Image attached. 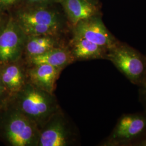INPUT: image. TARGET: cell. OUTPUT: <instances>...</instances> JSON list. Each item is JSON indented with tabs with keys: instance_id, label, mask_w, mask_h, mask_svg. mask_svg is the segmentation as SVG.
<instances>
[{
	"instance_id": "9a60e30c",
	"label": "cell",
	"mask_w": 146,
	"mask_h": 146,
	"mask_svg": "<svg viewBox=\"0 0 146 146\" xmlns=\"http://www.w3.org/2000/svg\"><path fill=\"white\" fill-rule=\"evenodd\" d=\"M27 36H57L62 26L44 25H19Z\"/></svg>"
},
{
	"instance_id": "277c9868",
	"label": "cell",
	"mask_w": 146,
	"mask_h": 146,
	"mask_svg": "<svg viewBox=\"0 0 146 146\" xmlns=\"http://www.w3.org/2000/svg\"><path fill=\"white\" fill-rule=\"evenodd\" d=\"M40 129L36 124L20 111L12 108L5 116L3 134L12 146H36Z\"/></svg>"
},
{
	"instance_id": "e0dca14e",
	"label": "cell",
	"mask_w": 146,
	"mask_h": 146,
	"mask_svg": "<svg viewBox=\"0 0 146 146\" xmlns=\"http://www.w3.org/2000/svg\"><path fill=\"white\" fill-rule=\"evenodd\" d=\"M28 6H43L58 2V0H23Z\"/></svg>"
},
{
	"instance_id": "5bb4252c",
	"label": "cell",
	"mask_w": 146,
	"mask_h": 146,
	"mask_svg": "<svg viewBox=\"0 0 146 146\" xmlns=\"http://www.w3.org/2000/svg\"><path fill=\"white\" fill-rule=\"evenodd\" d=\"M58 47L59 46L56 36H27L24 52L28 58L41 55Z\"/></svg>"
},
{
	"instance_id": "30bf717a",
	"label": "cell",
	"mask_w": 146,
	"mask_h": 146,
	"mask_svg": "<svg viewBox=\"0 0 146 146\" xmlns=\"http://www.w3.org/2000/svg\"><path fill=\"white\" fill-rule=\"evenodd\" d=\"M70 50L74 61L107 59L108 50L81 37L73 35Z\"/></svg>"
},
{
	"instance_id": "4fadbf2b",
	"label": "cell",
	"mask_w": 146,
	"mask_h": 146,
	"mask_svg": "<svg viewBox=\"0 0 146 146\" xmlns=\"http://www.w3.org/2000/svg\"><path fill=\"white\" fill-rule=\"evenodd\" d=\"M27 61L31 66L46 64L61 70L75 62L70 49L60 47L52 48L41 55L28 58Z\"/></svg>"
},
{
	"instance_id": "6da1fadb",
	"label": "cell",
	"mask_w": 146,
	"mask_h": 146,
	"mask_svg": "<svg viewBox=\"0 0 146 146\" xmlns=\"http://www.w3.org/2000/svg\"><path fill=\"white\" fill-rule=\"evenodd\" d=\"M11 96L14 98L13 107L35 122L40 129L58 111L54 94L38 88L29 82Z\"/></svg>"
},
{
	"instance_id": "9c48e42d",
	"label": "cell",
	"mask_w": 146,
	"mask_h": 146,
	"mask_svg": "<svg viewBox=\"0 0 146 146\" xmlns=\"http://www.w3.org/2000/svg\"><path fill=\"white\" fill-rule=\"evenodd\" d=\"M61 69L46 64L31 65L27 72L29 82L50 94H53Z\"/></svg>"
},
{
	"instance_id": "3957f363",
	"label": "cell",
	"mask_w": 146,
	"mask_h": 146,
	"mask_svg": "<svg viewBox=\"0 0 146 146\" xmlns=\"http://www.w3.org/2000/svg\"><path fill=\"white\" fill-rule=\"evenodd\" d=\"M146 136V111L123 114L110 135L100 143L102 146H135Z\"/></svg>"
},
{
	"instance_id": "44dd1931",
	"label": "cell",
	"mask_w": 146,
	"mask_h": 146,
	"mask_svg": "<svg viewBox=\"0 0 146 146\" xmlns=\"http://www.w3.org/2000/svg\"><path fill=\"white\" fill-rule=\"evenodd\" d=\"M135 146H146V136L141 140L137 142L135 145Z\"/></svg>"
},
{
	"instance_id": "5b68a950",
	"label": "cell",
	"mask_w": 146,
	"mask_h": 146,
	"mask_svg": "<svg viewBox=\"0 0 146 146\" xmlns=\"http://www.w3.org/2000/svg\"><path fill=\"white\" fill-rule=\"evenodd\" d=\"M27 38L15 18L9 17L0 31V66L20 61L25 52Z\"/></svg>"
},
{
	"instance_id": "7c38bea8",
	"label": "cell",
	"mask_w": 146,
	"mask_h": 146,
	"mask_svg": "<svg viewBox=\"0 0 146 146\" xmlns=\"http://www.w3.org/2000/svg\"><path fill=\"white\" fill-rule=\"evenodd\" d=\"M0 73L7 93L11 96L23 88L27 82V73L19 61L0 66Z\"/></svg>"
},
{
	"instance_id": "ffe728a7",
	"label": "cell",
	"mask_w": 146,
	"mask_h": 146,
	"mask_svg": "<svg viewBox=\"0 0 146 146\" xmlns=\"http://www.w3.org/2000/svg\"><path fill=\"white\" fill-rule=\"evenodd\" d=\"M7 93V92L5 89V86L3 83L1 76V73H0V99H1L4 96V95Z\"/></svg>"
},
{
	"instance_id": "52a82bcc",
	"label": "cell",
	"mask_w": 146,
	"mask_h": 146,
	"mask_svg": "<svg viewBox=\"0 0 146 146\" xmlns=\"http://www.w3.org/2000/svg\"><path fill=\"white\" fill-rule=\"evenodd\" d=\"M70 127L58 111L52 115L40 129L37 146H67L75 140Z\"/></svg>"
},
{
	"instance_id": "8992f818",
	"label": "cell",
	"mask_w": 146,
	"mask_h": 146,
	"mask_svg": "<svg viewBox=\"0 0 146 146\" xmlns=\"http://www.w3.org/2000/svg\"><path fill=\"white\" fill-rule=\"evenodd\" d=\"M73 35L84 38L108 50L119 41L105 26L101 14L78 22L73 27Z\"/></svg>"
},
{
	"instance_id": "ac0fdd59",
	"label": "cell",
	"mask_w": 146,
	"mask_h": 146,
	"mask_svg": "<svg viewBox=\"0 0 146 146\" xmlns=\"http://www.w3.org/2000/svg\"><path fill=\"white\" fill-rule=\"evenodd\" d=\"M21 0H0V10L3 11L17 4Z\"/></svg>"
},
{
	"instance_id": "ba28073f",
	"label": "cell",
	"mask_w": 146,
	"mask_h": 146,
	"mask_svg": "<svg viewBox=\"0 0 146 146\" xmlns=\"http://www.w3.org/2000/svg\"><path fill=\"white\" fill-rule=\"evenodd\" d=\"M19 25H44L62 26L59 14L43 6H28L19 11L15 18Z\"/></svg>"
},
{
	"instance_id": "d6986e66",
	"label": "cell",
	"mask_w": 146,
	"mask_h": 146,
	"mask_svg": "<svg viewBox=\"0 0 146 146\" xmlns=\"http://www.w3.org/2000/svg\"><path fill=\"white\" fill-rule=\"evenodd\" d=\"M2 11L0 10V31L5 27L9 18Z\"/></svg>"
},
{
	"instance_id": "7a4b0ae2",
	"label": "cell",
	"mask_w": 146,
	"mask_h": 146,
	"mask_svg": "<svg viewBox=\"0 0 146 146\" xmlns=\"http://www.w3.org/2000/svg\"><path fill=\"white\" fill-rule=\"evenodd\" d=\"M128 81L138 87L146 75V55L126 42L119 41L108 50L107 59Z\"/></svg>"
},
{
	"instance_id": "8fae6325",
	"label": "cell",
	"mask_w": 146,
	"mask_h": 146,
	"mask_svg": "<svg viewBox=\"0 0 146 146\" xmlns=\"http://www.w3.org/2000/svg\"><path fill=\"white\" fill-rule=\"evenodd\" d=\"M58 2L62 7L73 27L84 19L101 14L99 5L86 0H58Z\"/></svg>"
},
{
	"instance_id": "2e32d148",
	"label": "cell",
	"mask_w": 146,
	"mask_h": 146,
	"mask_svg": "<svg viewBox=\"0 0 146 146\" xmlns=\"http://www.w3.org/2000/svg\"><path fill=\"white\" fill-rule=\"evenodd\" d=\"M139 101L146 111V75L143 84L139 87Z\"/></svg>"
},
{
	"instance_id": "7402d4cb",
	"label": "cell",
	"mask_w": 146,
	"mask_h": 146,
	"mask_svg": "<svg viewBox=\"0 0 146 146\" xmlns=\"http://www.w3.org/2000/svg\"><path fill=\"white\" fill-rule=\"evenodd\" d=\"M86 1L95 5H99V0H86Z\"/></svg>"
}]
</instances>
